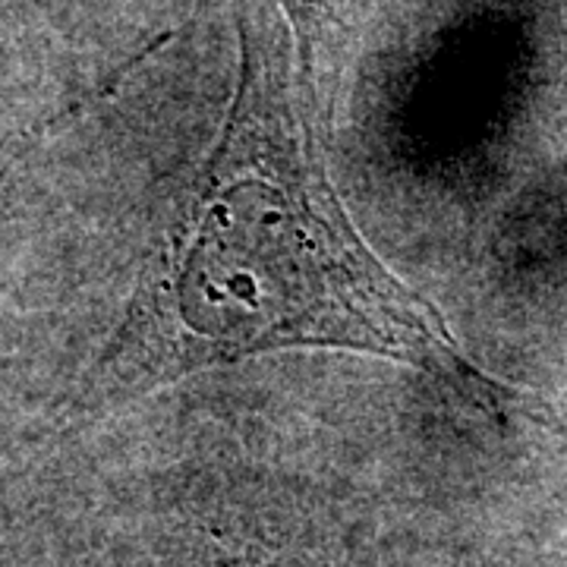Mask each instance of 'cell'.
Instances as JSON below:
<instances>
[{"label":"cell","instance_id":"cell-3","mask_svg":"<svg viewBox=\"0 0 567 567\" xmlns=\"http://www.w3.org/2000/svg\"><path fill=\"white\" fill-rule=\"evenodd\" d=\"M224 567H252V565H224Z\"/></svg>","mask_w":567,"mask_h":567},{"label":"cell","instance_id":"cell-1","mask_svg":"<svg viewBox=\"0 0 567 567\" xmlns=\"http://www.w3.org/2000/svg\"><path fill=\"white\" fill-rule=\"evenodd\" d=\"M324 111L293 80L268 0L240 13V80L152 293L171 375L265 350H365L511 394L466 363L445 322L360 240L328 181Z\"/></svg>","mask_w":567,"mask_h":567},{"label":"cell","instance_id":"cell-2","mask_svg":"<svg viewBox=\"0 0 567 567\" xmlns=\"http://www.w3.org/2000/svg\"><path fill=\"white\" fill-rule=\"evenodd\" d=\"M281 13L290 20L300 51H303V85L319 102V63L331 61V48L347 32V25L357 13V0H281Z\"/></svg>","mask_w":567,"mask_h":567}]
</instances>
